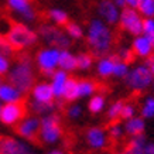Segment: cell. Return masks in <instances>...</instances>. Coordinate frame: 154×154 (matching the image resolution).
<instances>
[{
	"label": "cell",
	"instance_id": "1",
	"mask_svg": "<svg viewBox=\"0 0 154 154\" xmlns=\"http://www.w3.org/2000/svg\"><path fill=\"white\" fill-rule=\"evenodd\" d=\"M86 41L94 55H106L113 45V33L110 26L100 19L91 20L86 30Z\"/></svg>",
	"mask_w": 154,
	"mask_h": 154
},
{
	"label": "cell",
	"instance_id": "2",
	"mask_svg": "<svg viewBox=\"0 0 154 154\" xmlns=\"http://www.w3.org/2000/svg\"><path fill=\"white\" fill-rule=\"evenodd\" d=\"M35 75H34V64L33 60L28 54L20 55L13 65L11 69H9V84L19 89L21 94H26L31 91L34 86Z\"/></svg>",
	"mask_w": 154,
	"mask_h": 154
},
{
	"label": "cell",
	"instance_id": "3",
	"mask_svg": "<svg viewBox=\"0 0 154 154\" xmlns=\"http://www.w3.org/2000/svg\"><path fill=\"white\" fill-rule=\"evenodd\" d=\"M6 38L14 51H21L33 47L38 41V34L26 23H11L6 33Z\"/></svg>",
	"mask_w": 154,
	"mask_h": 154
},
{
	"label": "cell",
	"instance_id": "4",
	"mask_svg": "<svg viewBox=\"0 0 154 154\" xmlns=\"http://www.w3.org/2000/svg\"><path fill=\"white\" fill-rule=\"evenodd\" d=\"M62 136V125L58 115L52 112L45 115L40 120V131H38V140L42 144H54Z\"/></svg>",
	"mask_w": 154,
	"mask_h": 154
},
{
	"label": "cell",
	"instance_id": "5",
	"mask_svg": "<svg viewBox=\"0 0 154 154\" xmlns=\"http://www.w3.org/2000/svg\"><path fill=\"white\" fill-rule=\"evenodd\" d=\"M125 78H126V85L134 92H144L154 82V74L147 64H141L134 66L133 69H129Z\"/></svg>",
	"mask_w": 154,
	"mask_h": 154
},
{
	"label": "cell",
	"instance_id": "6",
	"mask_svg": "<svg viewBox=\"0 0 154 154\" xmlns=\"http://www.w3.org/2000/svg\"><path fill=\"white\" fill-rule=\"evenodd\" d=\"M38 37L42 38V41L47 42L48 45L60 50H65L71 45V38L68 37V34L58 28L55 24H41L38 27Z\"/></svg>",
	"mask_w": 154,
	"mask_h": 154
},
{
	"label": "cell",
	"instance_id": "7",
	"mask_svg": "<svg viewBox=\"0 0 154 154\" xmlns=\"http://www.w3.org/2000/svg\"><path fill=\"white\" fill-rule=\"evenodd\" d=\"M143 19L144 17L139 13L137 9L123 7V9H120L117 24L120 26L123 31H126L131 35H139L143 31Z\"/></svg>",
	"mask_w": 154,
	"mask_h": 154
},
{
	"label": "cell",
	"instance_id": "8",
	"mask_svg": "<svg viewBox=\"0 0 154 154\" xmlns=\"http://www.w3.org/2000/svg\"><path fill=\"white\" fill-rule=\"evenodd\" d=\"M60 48L55 47H48V48H42L37 52L35 61H37L38 68L41 69V72L44 75L51 76L54 74V71L58 66V60H60Z\"/></svg>",
	"mask_w": 154,
	"mask_h": 154
},
{
	"label": "cell",
	"instance_id": "9",
	"mask_svg": "<svg viewBox=\"0 0 154 154\" xmlns=\"http://www.w3.org/2000/svg\"><path fill=\"white\" fill-rule=\"evenodd\" d=\"M26 113H27V109L23 100L6 103L0 112V122L6 126H14L26 116Z\"/></svg>",
	"mask_w": 154,
	"mask_h": 154
},
{
	"label": "cell",
	"instance_id": "10",
	"mask_svg": "<svg viewBox=\"0 0 154 154\" xmlns=\"http://www.w3.org/2000/svg\"><path fill=\"white\" fill-rule=\"evenodd\" d=\"M11 13L17 14L24 23H33L37 20V11L31 0H6Z\"/></svg>",
	"mask_w": 154,
	"mask_h": 154
},
{
	"label": "cell",
	"instance_id": "11",
	"mask_svg": "<svg viewBox=\"0 0 154 154\" xmlns=\"http://www.w3.org/2000/svg\"><path fill=\"white\" fill-rule=\"evenodd\" d=\"M17 133L24 140L35 141L38 140V131H40V119L35 116H24L17 123Z\"/></svg>",
	"mask_w": 154,
	"mask_h": 154
},
{
	"label": "cell",
	"instance_id": "12",
	"mask_svg": "<svg viewBox=\"0 0 154 154\" xmlns=\"http://www.w3.org/2000/svg\"><path fill=\"white\" fill-rule=\"evenodd\" d=\"M0 154H35L28 144L14 137L2 136L0 137Z\"/></svg>",
	"mask_w": 154,
	"mask_h": 154
},
{
	"label": "cell",
	"instance_id": "13",
	"mask_svg": "<svg viewBox=\"0 0 154 154\" xmlns=\"http://www.w3.org/2000/svg\"><path fill=\"white\" fill-rule=\"evenodd\" d=\"M98 16L99 19L103 20L109 26H115L119 21V14H120V9L117 7L113 0H100L98 3Z\"/></svg>",
	"mask_w": 154,
	"mask_h": 154
},
{
	"label": "cell",
	"instance_id": "14",
	"mask_svg": "<svg viewBox=\"0 0 154 154\" xmlns=\"http://www.w3.org/2000/svg\"><path fill=\"white\" fill-rule=\"evenodd\" d=\"M85 140L92 150H103L107 146L109 137L107 131H105L102 127H91L85 133Z\"/></svg>",
	"mask_w": 154,
	"mask_h": 154
},
{
	"label": "cell",
	"instance_id": "15",
	"mask_svg": "<svg viewBox=\"0 0 154 154\" xmlns=\"http://www.w3.org/2000/svg\"><path fill=\"white\" fill-rule=\"evenodd\" d=\"M131 50L134 55L141 57V58H149L154 52L153 50V38H150L146 34H139L134 35V40L131 42Z\"/></svg>",
	"mask_w": 154,
	"mask_h": 154
},
{
	"label": "cell",
	"instance_id": "16",
	"mask_svg": "<svg viewBox=\"0 0 154 154\" xmlns=\"http://www.w3.org/2000/svg\"><path fill=\"white\" fill-rule=\"evenodd\" d=\"M31 96L33 100L37 102H52L54 100V92L51 85L47 82H40L31 88Z\"/></svg>",
	"mask_w": 154,
	"mask_h": 154
},
{
	"label": "cell",
	"instance_id": "17",
	"mask_svg": "<svg viewBox=\"0 0 154 154\" xmlns=\"http://www.w3.org/2000/svg\"><path fill=\"white\" fill-rule=\"evenodd\" d=\"M68 74H66L64 69H60V71H54V74L51 75V88H52V92H54V98H62V92H64V88H65V84L68 81Z\"/></svg>",
	"mask_w": 154,
	"mask_h": 154
},
{
	"label": "cell",
	"instance_id": "18",
	"mask_svg": "<svg viewBox=\"0 0 154 154\" xmlns=\"http://www.w3.org/2000/svg\"><path fill=\"white\" fill-rule=\"evenodd\" d=\"M21 92L11 84H0V100L5 103L21 100Z\"/></svg>",
	"mask_w": 154,
	"mask_h": 154
},
{
	"label": "cell",
	"instance_id": "19",
	"mask_svg": "<svg viewBox=\"0 0 154 154\" xmlns=\"http://www.w3.org/2000/svg\"><path fill=\"white\" fill-rule=\"evenodd\" d=\"M146 139L143 134H139V136H133L129 143L126 144V147H123L122 151L116 154H143V149H144V144H146Z\"/></svg>",
	"mask_w": 154,
	"mask_h": 154
},
{
	"label": "cell",
	"instance_id": "20",
	"mask_svg": "<svg viewBox=\"0 0 154 154\" xmlns=\"http://www.w3.org/2000/svg\"><path fill=\"white\" fill-rule=\"evenodd\" d=\"M125 133L133 137V136H139V134H143L146 130V123H144V119L143 117H137V116H133L130 119L126 120V125H125Z\"/></svg>",
	"mask_w": 154,
	"mask_h": 154
},
{
	"label": "cell",
	"instance_id": "21",
	"mask_svg": "<svg viewBox=\"0 0 154 154\" xmlns=\"http://www.w3.org/2000/svg\"><path fill=\"white\" fill-rule=\"evenodd\" d=\"M115 62H116V55H109V57L103 55L98 61V65H96V71H98L99 76L100 78H107V76L113 75Z\"/></svg>",
	"mask_w": 154,
	"mask_h": 154
},
{
	"label": "cell",
	"instance_id": "22",
	"mask_svg": "<svg viewBox=\"0 0 154 154\" xmlns=\"http://www.w3.org/2000/svg\"><path fill=\"white\" fill-rule=\"evenodd\" d=\"M58 65H60L61 69H64L65 72L76 69V55H74L72 52H69L66 48L65 50H61Z\"/></svg>",
	"mask_w": 154,
	"mask_h": 154
},
{
	"label": "cell",
	"instance_id": "23",
	"mask_svg": "<svg viewBox=\"0 0 154 154\" xmlns=\"http://www.w3.org/2000/svg\"><path fill=\"white\" fill-rule=\"evenodd\" d=\"M79 98V92H78V81L75 78H68L62 92V99H65L66 102H74Z\"/></svg>",
	"mask_w": 154,
	"mask_h": 154
},
{
	"label": "cell",
	"instance_id": "24",
	"mask_svg": "<svg viewBox=\"0 0 154 154\" xmlns=\"http://www.w3.org/2000/svg\"><path fill=\"white\" fill-rule=\"evenodd\" d=\"M48 19L51 21L52 24H55V26H65L68 23V13H66L65 10L62 9H58V7H54V9H50L48 10Z\"/></svg>",
	"mask_w": 154,
	"mask_h": 154
},
{
	"label": "cell",
	"instance_id": "25",
	"mask_svg": "<svg viewBox=\"0 0 154 154\" xmlns=\"http://www.w3.org/2000/svg\"><path fill=\"white\" fill-rule=\"evenodd\" d=\"M30 109L35 115H50V113L55 110V105H54V102H37V100H33L30 103Z\"/></svg>",
	"mask_w": 154,
	"mask_h": 154
},
{
	"label": "cell",
	"instance_id": "26",
	"mask_svg": "<svg viewBox=\"0 0 154 154\" xmlns=\"http://www.w3.org/2000/svg\"><path fill=\"white\" fill-rule=\"evenodd\" d=\"M96 84L94 81H78V92H79V98H86V96H92L96 92Z\"/></svg>",
	"mask_w": 154,
	"mask_h": 154
},
{
	"label": "cell",
	"instance_id": "27",
	"mask_svg": "<svg viewBox=\"0 0 154 154\" xmlns=\"http://www.w3.org/2000/svg\"><path fill=\"white\" fill-rule=\"evenodd\" d=\"M105 105H106V99L102 95H95L89 100L88 109L91 113H100L105 109Z\"/></svg>",
	"mask_w": 154,
	"mask_h": 154
},
{
	"label": "cell",
	"instance_id": "28",
	"mask_svg": "<svg viewBox=\"0 0 154 154\" xmlns=\"http://www.w3.org/2000/svg\"><path fill=\"white\" fill-rule=\"evenodd\" d=\"M66 34H68V37L72 38V40H81V38L84 37V28L81 27L79 24L76 23H68L65 24V30H64Z\"/></svg>",
	"mask_w": 154,
	"mask_h": 154
},
{
	"label": "cell",
	"instance_id": "29",
	"mask_svg": "<svg viewBox=\"0 0 154 154\" xmlns=\"http://www.w3.org/2000/svg\"><path fill=\"white\" fill-rule=\"evenodd\" d=\"M136 9L143 17H154V0H139Z\"/></svg>",
	"mask_w": 154,
	"mask_h": 154
},
{
	"label": "cell",
	"instance_id": "30",
	"mask_svg": "<svg viewBox=\"0 0 154 154\" xmlns=\"http://www.w3.org/2000/svg\"><path fill=\"white\" fill-rule=\"evenodd\" d=\"M125 134V129L117 122H110V126L107 129V137L112 141H119Z\"/></svg>",
	"mask_w": 154,
	"mask_h": 154
},
{
	"label": "cell",
	"instance_id": "31",
	"mask_svg": "<svg viewBox=\"0 0 154 154\" xmlns=\"http://www.w3.org/2000/svg\"><path fill=\"white\" fill-rule=\"evenodd\" d=\"M123 100H116L115 103H112L109 109H107V113H106V117L107 120L110 122H117L120 119V113H122V107H123Z\"/></svg>",
	"mask_w": 154,
	"mask_h": 154
},
{
	"label": "cell",
	"instance_id": "32",
	"mask_svg": "<svg viewBox=\"0 0 154 154\" xmlns=\"http://www.w3.org/2000/svg\"><path fill=\"white\" fill-rule=\"evenodd\" d=\"M92 62H94V57L92 54H88V52H81L79 55H76V68H79L82 71H86L92 66Z\"/></svg>",
	"mask_w": 154,
	"mask_h": 154
},
{
	"label": "cell",
	"instance_id": "33",
	"mask_svg": "<svg viewBox=\"0 0 154 154\" xmlns=\"http://www.w3.org/2000/svg\"><path fill=\"white\" fill-rule=\"evenodd\" d=\"M141 117L143 119L154 117V96H149L144 99V102L141 105Z\"/></svg>",
	"mask_w": 154,
	"mask_h": 154
},
{
	"label": "cell",
	"instance_id": "34",
	"mask_svg": "<svg viewBox=\"0 0 154 154\" xmlns=\"http://www.w3.org/2000/svg\"><path fill=\"white\" fill-rule=\"evenodd\" d=\"M129 72V64L125 61L117 60L116 57V62H115V68H113V75L116 78H125Z\"/></svg>",
	"mask_w": 154,
	"mask_h": 154
},
{
	"label": "cell",
	"instance_id": "35",
	"mask_svg": "<svg viewBox=\"0 0 154 154\" xmlns=\"http://www.w3.org/2000/svg\"><path fill=\"white\" fill-rule=\"evenodd\" d=\"M117 60L120 61H125V62H131L133 61V58H134V52H133V50L131 48H126V47H122L119 48V51H117L116 54Z\"/></svg>",
	"mask_w": 154,
	"mask_h": 154
},
{
	"label": "cell",
	"instance_id": "36",
	"mask_svg": "<svg viewBox=\"0 0 154 154\" xmlns=\"http://www.w3.org/2000/svg\"><path fill=\"white\" fill-rule=\"evenodd\" d=\"M0 54H2V55H6V57H11L14 54L13 47H11L10 42L7 41L6 35H2V34H0Z\"/></svg>",
	"mask_w": 154,
	"mask_h": 154
},
{
	"label": "cell",
	"instance_id": "37",
	"mask_svg": "<svg viewBox=\"0 0 154 154\" xmlns=\"http://www.w3.org/2000/svg\"><path fill=\"white\" fill-rule=\"evenodd\" d=\"M143 34L154 38V17H144L143 19Z\"/></svg>",
	"mask_w": 154,
	"mask_h": 154
},
{
	"label": "cell",
	"instance_id": "38",
	"mask_svg": "<svg viewBox=\"0 0 154 154\" xmlns=\"http://www.w3.org/2000/svg\"><path fill=\"white\" fill-rule=\"evenodd\" d=\"M133 116H136V106L134 105H131V103H123L120 119L127 120V119H130V117H133Z\"/></svg>",
	"mask_w": 154,
	"mask_h": 154
},
{
	"label": "cell",
	"instance_id": "39",
	"mask_svg": "<svg viewBox=\"0 0 154 154\" xmlns=\"http://www.w3.org/2000/svg\"><path fill=\"white\" fill-rule=\"evenodd\" d=\"M81 115H82V107L79 105H71L66 109V116L69 119H78Z\"/></svg>",
	"mask_w": 154,
	"mask_h": 154
},
{
	"label": "cell",
	"instance_id": "40",
	"mask_svg": "<svg viewBox=\"0 0 154 154\" xmlns=\"http://www.w3.org/2000/svg\"><path fill=\"white\" fill-rule=\"evenodd\" d=\"M9 69H10L9 57L2 55V54H0V76H2V75H5V74H7Z\"/></svg>",
	"mask_w": 154,
	"mask_h": 154
},
{
	"label": "cell",
	"instance_id": "41",
	"mask_svg": "<svg viewBox=\"0 0 154 154\" xmlns=\"http://www.w3.org/2000/svg\"><path fill=\"white\" fill-rule=\"evenodd\" d=\"M143 154H154V143L146 141L144 149H143Z\"/></svg>",
	"mask_w": 154,
	"mask_h": 154
},
{
	"label": "cell",
	"instance_id": "42",
	"mask_svg": "<svg viewBox=\"0 0 154 154\" xmlns=\"http://www.w3.org/2000/svg\"><path fill=\"white\" fill-rule=\"evenodd\" d=\"M125 3H126V7H133V9H136L137 5H139V0H125Z\"/></svg>",
	"mask_w": 154,
	"mask_h": 154
},
{
	"label": "cell",
	"instance_id": "43",
	"mask_svg": "<svg viewBox=\"0 0 154 154\" xmlns=\"http://www.w3.org/2000/svg\"><path fill=\"white\" fill-rule=\"evenodd\" d=\"M113 3L119 7V9H123V7H126V3H125V0H113Z\"/></svg>",
	"mask_w": 154,
	"mask_h": 154
},
{
	"label": "cell",
	"instance_id": "44",
	"mask_svg": "<svg viewBox=\"0 0 154 154\" xmlns=\"http://www.w3.org/2000/svg\"><path fill=\"white\" fill-rule=\"evenodd\" d=\"M48 154H64V153H62L61 150H52V151H50Z\"/></svg>",
	"mask_w": 154,
	"mask_h": 154
},
{
	"label": "cell",
	"instance_id": "45",
	"mask_svg": "<svg viewBox=\"0 0 154 154\" xmlns=\"http://www.w3.org/2000/svg\"><path fill=\"white\" fill-rule=\"evenodd\" d=\"M2 107L3 106H2V100H0V112H2Z\"/></svg>",
	"mask_w": 154,
	"mask_h": 154
},
{
	"label": "cell",
	"instance_id": "46",
	"mask_svg": "<svg viewBox=\"0 0 154 154\" xmlns=\"http://www.w3.org/2000/svg\"><path fill=\"white\" fill-rule=\"evenodd\" d=\"M0 84H2V78H0Z\"/></svg>",
	"mask_w": 154,
	"mask_h": 154
},
{
	"label": "cell",
	"instance_id": "47",
	"mask_svg": "<svg viewBox=\"0 0 154 154\" xmlns=\"http://www.w3.org/2000/svg\"><path fill=\"white\" fill-rule=\"evenodd\" d=\"M153 88H154V82H153Z\"/></svg>",
	"mask_w": 154,
	"mask_h": 154
}]
</instances>
